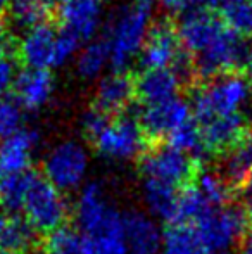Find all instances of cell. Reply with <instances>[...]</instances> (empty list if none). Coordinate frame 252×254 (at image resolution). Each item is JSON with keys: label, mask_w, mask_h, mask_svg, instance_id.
<instances>
[{"label": "cell", "mask_w": 252, "mask_h": 254, "mask_svg": "<svg viewBox=\"0 0 252 254\" xmlns=\"http://www.w3.org/2000/svg\"><path fill=\"white\" fill-rule=\"evenodd\" d=\"M90 157L80 142L66 140L50 149L44 159V177L59 190L81 187L88 175Z\"/></svg>", "instance_id": "ba28073f"}, {"label": "cell", "mask_w": 252, "mask_h": 254, "mask_svg": "<svg viewBox=\"0 0 252 254\" xmlns=\"http://www.w3.org/2000/svg\"><path fill=\"white\" fill-rule=\"evenodd\" d=\"M23 130V107L16 99L0 97V140Z\"/></svg>", "instance_id": "4dcf8cb0"}, {"label": "cell", "mask_w": 252, "mask_h": 254, "mask_svg": "<svg viewBox=\"0 0 252 254\" xmlns=\"http://www.w3.org/2000/svg\"><path fill=\"white\" fill-rule=\"evenodd\" d=\"M182 81L180 69H144L135 81V94L140 97L144 106L164 102L180 97Z\"/></svg>", "instance_id": "e0dca14e"}, {"label": "cell", "mask_w": 252, "mask_h": 254, "mask_svg": "<svg viewBox=\"0 0 252 254\" xmlns=\"http://www.w3.org/2000/svg\"><path fill=\"white\" fill-rule=\"evenodd\" d=\"M151 28V10L140 3L128 5L116 14L105 37L112 69L125 73L126 67L140 57Z\"/></svg>", "instance_id": "277c9868"}, {"label": "cell", "mask_w": 252, "mask_h": 254, "mask_svg": "<svg viewBox=\"0 0 252 254\" xmlns=\"http://www.w3.org/2000/svg\"><path fill=\"white\" fill-rule=\"evenodd\" d=\"M95 151L105 159L128 161L142 156L145 133L135 118H111L107 127L92 140Z\"/></svg>", "instance_id": "9c48e42d"}, {"label": "cell", "mask_w": 252, "mask_h": 254, "mask_svg": "<svg viewBox=\"0 0 252 254\" xmlns=\"http://www.w3.org/2000/svg\"><path fill=\"white\" fill-rule=\"evenodd\" d=\"M185 51L180 42L178 31L161 23L149 31V37L140 52L144 69H180Z\"/></svg>", "instance_id": "7c38bea8"}, {"label": "cell", "mask_w": 252, "mask_h": 254, "mask_svg": "<svg viewBox=\"0 0 252 254\" xmlns=\"http://www.w3.org/2000/svg\"><path fill=\"white\" fill-rule=\"evenodd\" d=\"M73 213L78 230L90 239L125 234L123 214L109 201L105 190L99 184H87L81 189Z\"/></svg>", "instance_id": "8992f818"}, {"label": "cell", "mask_w": 252, "mask_h": 254, "mask_svg": "<svg viewBox=\"0 0 252 254\" xmlns=\"http://www.w3.org/2000/svg\"><path fill=\"white\" fill-rule=\"evenodd\" d=\"M194 185L212 207L226 206L232 195V185L221 173L212 170H201L195 173Z\"/></svg>", "instance_id": "4316f807"}, {"label": "cell", "mask_w": 252, "mask_h": 254, "mask_svg": "<svg viewBox=\"0 0 252 254\" xmlns=\"http://www.w3.org/2000/svg\"><path fill=\"white\" fill-rule=\"evenodd\" d=\"M221 21L240 37L252 35V0H212Z\"/></svg>", "instance_id": "484cf974"}, {"label": "cell", "mask_w": 252, "mask_h": 254, "mask_svg": "<svg viewBox=\"0 0 252 254\" xmlns=\"http://www.w3.org/2000/svg\"><path fill=\"white\" fill-rule=\"evenodd\" d=\"M0 254H2V253H0Z\"/></svg>", "instance_id": "ee69618b"}, {"label": "cell", "mask_w": 252, "mask_h": 254, "mask_svg": "<svg viewBox=\"0 0 252 254\" xmlns=\"http://www.w3.org/2000/svg\"><path fill=\"white\" fill-rule=\"evenodd\" d=\"M80 40L64 30H55L49 23L28 28L17 44V56L31 69L61 67L78 56Z\"/></svg>", "instance_id": "3957f363"}, {"label": "cell", "mask_w": 252, "mask_h": 254, "mask_svg": "<svg viewBox=\"0 0 252 254\" xmlns=\"http://www.w3.org/2000/svg\"><path fill=\"white\" fill-rule=\"evenodd\" d=\"M33 170L21 175H10V177L0 178V207L9 213H17L23 209L24 197H26L30 178Z\"/></svg>", "instance_id": "83f0119b"}, {"label": "cell", "mask_w": 252, "mask_h": 254, "mask_svg": "<svg viewBox=\"0 0 252 254\" xmlns=\"http://www.w3.org/2000/svg\"><path fill=\"white\" fill-rule=\"evenodd\" d=\"M212 207L204 199V195L197 190L194 184L187 185L180 190L178 206L171 223H195L205 211Z\"/></svg>", "instance_id": "f1b7e54d"}, {"label": "cell", "mask_w": 252, "mask_h": 254, "mask_svg": "<svg viewBox=\"0 0 252 254\" xmlns=\"http://www.w3.org/2000/svg\"><path fill=\"white\" fill-rule=\"evenodd\" d=\"M221 175L232 187L246 185L252 175V135L246 133L223 156Z\"/></svg>", "instance_id": "44dd1931"}, {"label": "cell", "mask_w": 252, "mask_h": 254, "mask_svg": "<svg viewBox=\"0 0 252 254\" xmlns=\"http://www.w3.org/2000/svg\"><path fill=\"white\" fill-rule=\"evenodd\" d=\"M37 144L38 135L28 128L0 140V178L30 171Z\"/></svg>", "instance_id": "9a60e30c"}, {"label": "cell", "mask_w": 252, "mask_h": 254, "mask_svg": "<svg viewBox=\"0 0 252 254\" xmlns=\"http://www.w3.org/2000/svg\"><path fill=\"white\" fill-rule=\"evenodd\" d=\"M45 251L49 254H95L94 244L78 228L61 227L47 235Z\"/></svg>", "instance_id": "cb8c5ba5"}, {"label": "cell", "mask_w": 252, "mask_h": 254, "mask_svg": "<svg viewBox=\"0 0 252 254\" xmlns=\"http://www.w3.org/2000/svg\"><path fill=\"white\" fill-rule=\"evenodd\" d=\"M135 94V81L126 73L112 71L105 74L97 85L95 90V107L107 114L123 111L131 102Z\"/></svg>", "instance_id": "ac0fdd59"}, {"label": "cell", "mask_w": 252, "mask_h": 254, "mask_svg": "<svg viewBox=\"0 0 252 254\" xmlns=\"http://www.w3.org/2000/svg\"><path fill=\"white\" fill-rule=\"evenodd\" d=\"M237 254H252V232L244 239V242L239 246V253Z\"/></svg>", "instance_id": "8d00e7d4"}, {"label": "cell", "mask_w": 252, "mask_h": 254, "mask_svg": "<svg viewBox=\"0 0 252 254\" xmlns=\"http://www.w3.org/2000/svg\"><path fill=\"white\" fill-rule=\"evenodd\" d=\"M123 228L130 254H159L162 251L164 232L149 213L130 211L123 214Z\"/></svg>", "instance_id": "5bb4252c"}, {"label": "cell", "mask_w": 252, "mask_h": 254, "mask_svg": "<svg viewBox=\"0 0 252 254\" xmlns=\"http://www.w3.org/2000/svg\"><path fill=\"white\" fill-rule=\"evenodd\" d=\"M3 28V17H2V10H0V31H2Z\"/></svg>", "instance_id": "b9f144b4"}, {"label": "cell", "mask_w": 252, "mask_h": 254, "mask_svg": "<svg viewBox=\"0 0 252 254\" xmlns=\"http://www.w3.org/2000/svg\"><path fill=\"white\" fill-rule=\"evenodd\" d=\"M37 232L21 216H10L0 235L2 254H28L33 251Z\"/></svg>", "instance_id": "7402d4cb"}, {"label": "cell", "mask_w": 252, "mask_h": 254, "mask_svg": "<svg viewBox=\"0 0 252 254\" xmlns=\"http://www.w3.org/2000/svg\"><path fill=\"white\" fill-rule=\"evenodd\" d=\"M59 0H10V16L14 23L23 28H33L47 23L50 14L57 9Z\"/></svg>", "instance_id": "d4e9b609"}, {"label": "cell", "mask_w": 252, "mask_h": 254, "mask_svg": "<svg viewBox=\"0 0 252 254\" xmlns=\"http://www.w3.org/2000/svg\"><path fill=\"white\" fill-rule=\"evenodd\" d=\"M102 2H104V0H102Z\"/></svg>", "instance_id": "7bdbcfd3"}, {"label": "cell", "mask_w": 252, "mask_h": 254, "mask_svg": "<svg viewBox=\"0 0 252 254\" xmlns=\"http://www.w3.org/2000/svg\"><path fill=\"white\" fill-rule=\"evenodd\" d=\"M244 66H246V71H247V81H249L251 90H252V45L249 47V51H247V57H246V63H244Z\"/></svg>", "instance_id": "d590c367"}, {"label": "cell", "mask_w": 252, "mask_h": 254, "mask_svg": "<svg viewBox=\"0 0 252 254\" xmlns=\"http://www.w3.org/2000/svg\"><path fill=\"white\" fill-rule=\"evenodd\" d=\"M54 88L55 81L50 71L26 67V69L17 74L12 90L17 104L23 109L38 111L52 99Z\"/></svg>", "instance_id": "2e32d148"}, {"label": "cell", "mask_w": 252, "mask_h": 254, "mask_svg": "<svg viewBox=\"0 0 252 254\" xmlns=\"http://www.w3.org/2000/svg\"><path fill=\"white\" fill-rule=\"evenodd\" d=\"M162 254H214L194 223H169L162 237Z\"/></svg>", "instance_id": "ffe728a7"}, {"label": "cell", "mask_w": 252, "mask_h": 254, "mask_svg": "<svg viewBox=\"0 0 252 254\" xmlns=\"http://www.w3.org/2000/svg\"><path fill=\"white\" fill-rule=\"evenodd\" d=\"M246 187V197H244V214H246L247 221L252 223V175L247 180V184L244 185Z\"/></svg>", "instance_id": "e575fe53"}, {"label": "cell", "mask_w": 252, "mask_h": 254, "mask_svg": "<svg viewBox=\"0 0 252 254\" xmlns=\"http://www.w3.org/2000/svg\"><path fill=\"white\" fill-rule=\"evenodd\" d=\"M28 254H49L45 249H33L31 253H28Z\"/></svg>", "instance_id": "ab89813d"}, {"label": "cell", "mask_w": 252, "mask_h": 254, "mask_svg": "<svg viewBox=\"0 0 252 254\" xmlns=\"http://www.w3.org/2000/svg\"><path fill=\"white\" fill-rule=\"evenodd\" d=\"M178 37L197 73L209 80L232 74L246 63L249 51L244 37L230 30L209 10L183 16L180 21Z\"/></svg>", "instance_id": "6da1fadb"}, {"label": "cell", "mask_w": 252, "mask_h": 254, "mask_svg": "<svg viewBox=\"0 0 252 254\" xmlns=\"http://www.w3.org/2000/svg\"><path fill=\"white\" fill-rule=\"evenodd\" d=\"M155 2H159V0H137V3H140V5H144V7H149L151 9V5L152 3H155ZM162 2V0H161Z\"/></svg>", "instance_id": "f35d334b"}, {"label": "cell", "mask_w": 252, "mask_h": 254, "mask_svg": "<svg viewBox=\"0 0 252 254\" xmlns=\"http://www.w3.org/2000/svg\"><path fill=\"white\" fill-rule=\"evenodd\" d=\"M57 12L64 31L90 42L102 23V0H59Z\"/></svg>", "instance_id": "4fadbf2b"}, {"label": "cell", "mask_w": 252, "mask_h": 254, "mask_svg": "<svg viewBox=\"0 0 252 254\" xmlns=\"http://www.w3.org/2000/svg\"><path fill=\"white\" fill-rule=\"evenodd\" d=\"M194 120L192 106L182 97L169 99L164 102L147 104L144 106L138 118L145 137L151 138H169L183 125Z\"/></svg>", "instance_id": "8fae6325"}, {"label": "cell", "mask_w": 252, "mask_h": 254, "mask_svg": "<svg viewBox=\"0 0 252 254\" xmlns=\"http://www.w3.org/2000/svg\"><path fill=\"white\" fill-rule=\"evenodd\" d=\"M16 51L7 42H0V97L14 88L17 78Z\"/></svg>", "instance_id": "1f68e13d"}, {"label": "cell", "mask_w": 252, "mask_h": 254, "mask_svg": "<svg viewBox=\"0 0 252 254\" xmlns=\"http://www.w3.org/2000/svg\"><path fill=\"white\" fill-rule=\"evenodd\" d=\"M168 145H171L176 151L187 154V156H201L205 152L204 142H202V133L195 120L190 123L183 125L180 130H176L171 137L168 138Z\"/></svg>", "instance_id": "f546056e"}, {"label": "cell", "mask_w": 252, "mask_h": 254, "mask_svg": "<svg viewBox=\"0 0 252 254\" xmlns=\"http://www.w3.org/2000/svg\"><path fill=\"white\" fill-rule=\"evenodd\" d=\"M166 7L171 12L180 14V16H189V14L205 10V7L212 5V0H162Z\"/></svg>", "instance_id": "836d02e7"}, {"label": "cell", "mask_w": 252, "mask_h": 254, "mask_svg": "<svg viewBox=\"0 0 252 254\" xmlns=\"http://www.w3.org/2000/svg\"><path fill=\"white\" fill-rule=\"evenodd\" d=\"M180 190L169 184L159 180L144 178L142 185V199L147 207V213L155 220H166L171 223L178 206Z\"/></svg>", "instance_id": "d6986e66"}, {"label": "cell", "mask_w": 252, "mask_h": 254, "mask_svg": "<svg viewBox=\"0 0 252 254\" xmlns=\"http://www.w3.org/2000/svg\"><path fill=\"white\" fill-rule=\"evenodd\" d=\"M24 220L35 228L37 234H52L57 228L66 227L71 209L64 192L52 185L44 173L33 171L30 178L26 197L23 204Z\"/></svg>", "instance_id": "5b68a950"}, {"label": "cell", "mask_w": 252, "mask_h": 254, "mask_svg": "<svg viewBox=\"0 0 252 254\" xmlns=\"http://www.w3.org/2000/svg\"><path fill=\"white\" fill-rule=\"evenodd\" d=\"M140 171L144 178L164 182L173 187L185 185L197 173L192 157L176 151L168 144L152 147L142 154Z\"/></svg>", "instance_id": "30bf717a"}, {"label": "cell", "mask_w": 252, "mask_h": 254, "mask_svg": "<svg viewBox=\"0 0 252 254\" xmlns=\"http://www.w3.org/2000/svg\"><path fill=\"white\" fill-rule=\"evenodd\" d=\"M111 118H112L111 114L104 113V111H101L95 106L92 107V109H88L87 113H85L83 120H81V128H83L85 137L92 142L105 127H107V123L111 121Z\"/></svg>", "instance_id": "d6a6232c"}, {"label": "cell", "mask_w": 252, "mask_h": 254, "mask_svg": "<svg viewBox=\"0 0 252 254\" xmlns=\"http://www.w3.org/2000/svg\"><path fill=\"white\" fill-rule=\"evenodd\" d=\"M9 3H10V0H0V10H2L5 5H9Z\"/></svg>", "instance_id": "60d3db41"}, {"label": "cell", "mask_w": 252, "mask_h": 254, "mask_svg": "<svg viewBox=\"0 0 252 254\" xmlns=\"http://www.w3.org/2000/svg\"><path fill=\"white\" fill-rule=\"evenodd\" d=\"M251 85L239 74H223L211 78L207 83L199 87L192 95V114L197 125L207 121L242 114L249 102Z\"/></svg>", "instance_id": "7a4b0ae2"}, {"label": "cell", "mask_w": 252, "mask_h": 254, "mask_svg": "<svg viewBox=\"0 0 252 254\" xmlns=\"http://www.w3.org/2000/svg\"><path fill=\"white\" fill-rule=\"evenodd\" d=\"M247 223L249 221L242 209L226 204L219 207H209L194 225L212 253L228 254L242 241Z\"/></svg>", "instance_id": "52a82bcc"}, {"label": "cell", "mask_w": 252, "mask_h": 254, "mask_svg": "<svg viewBox=\"0 0 252 254\" xmlns=\"http://www.w3.org/2000/svg\"><path fill=\"white\" fill-rule=\"evenodd\" d=\"M111 66V52L105 40H90L76 56V71L83 80L102 76Z\"/></svg>", "instance_id": "603a6c76"}, {"label": "cell", "mask_w": 252, "mask_h": 254, "mask_svg": "<svg viewBox=\"0 0 252 254\" xmlns=\"http://www.w3.org/2000/svg\"><path fill=\"white\" fill-rule=\"evenodd\" d=\"M7 220H9V216H7V213H5V211H3L2 207H0V235H2L3 228H5Z\"/></svg>", "instance_id": "74e56055"}]
</instances>
